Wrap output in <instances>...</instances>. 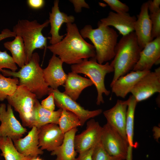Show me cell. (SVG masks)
<instances>
[{"label": "cell", "instance_id": "18", "mask_svg": "<svg viewBox=\"0 0 160 160\" xmlns=\"http://www.w3.org/2000/svg\"><path fill=\"white\" fill-rule=\"evenodd\" d=\"M63 63L58 57L53 54L47 67L43 69L45 81L49 87L53 89L63 86L66 79L67 74L63 69Z\"/></svg>", "mask_w": 160, "mask_h": 160}, {"label": "cell", "instance_id": "10", "mask_svg": "<svg viewBox=\"0 0 160 160\" xmlns=\"http://www.w3.org/2000/svg\"><path fill=\"white\" fill-rule=\"evenodd\" d=\"M160 92V68L149 71L138 81L130 93L137 103L148 99Z\"/></svg>", "mask_w": 160, "mask_h": 160}, {"label": "cell", "instance_id": "27", "mask_svg": "<svg viewBox=\"0 0 160 160\" xmlns=\"http://www.w3.org/2000/svg\"><path fill=\"white\" fill-rule=\"evenodd\" d=\"M1 155L5 160H30L33 157L25 156L19 152L14 145L12 140L7 137H0Z\"/></svg>", "mask_w": 160, "mask_h": 160}, {"label": "cell", "instance_id": "13", "mask_svg": "<svg viewBox=\"0 0 160 160\" xmlns=\"http://www.w3.org/2000/svg\"><path fill=\"white\" fill-rule=\"evenodd\" d=\"M128 100H118L111 108L103 112L107 123L114 129L127 142L126 131Z\"/></svg>", "mask_w": 160, "mask_h": 160}, {"label": "cell", "instance_id": "41", "mask_svg": "<svg viewBox=\"0 0 160 160\" xmlns=\"http://www.w3.org/2000/svg\"><path fill=\"white\" fill-rule=\"evenodd\" d=\"M1 69H0V72H0V71H1Z\"/></svg>", "mask_w": 160, "mask_h": 160}, {"label": "cell", "instance_id": "4", "mask_svg": "<svg viewBox=\"0 0 160 160\" xmlns=\"http://www.w3.org/2000/svg\"><path fill=\"white\" fill-rule=\"evenodd\" d=\"M97 26L93 29L91 25H86L80 33L84 39H88L93 43L96 59L98 63L103 64L114 58L119 35L109 26Z\"/></svg>", "mask_w": 160, "mask_h": 160}, {"label": "cell", "instance_id": "35", "mask_svg": "<svg viewBox=\"0 0 160 160\" xmlns=\"http://www.w3.org/2000/svg\"><path fill=\"white\" fill-rule=\"evenodd\" d=\"M70 1L73 4L75 11L77 13L80 12L82 7L88 9L89 8V5L84 0H72Z\"/></svg>", "mask_w": 160, "mask_h": 160}, {"label": "cell", "instance_id": "8", "mask_svg": "<svg viewBox=\"0 0 160 160\" xmlns=\"http://www.w3.org/2000/svg\"><path fill=\"white\" fill-rule=\"evenodd\" d=\"M100 142L110 155L126 160L128 144L113 127L106 123L102 127Z\"/></svg>", "mask_w": 160, "mask_h": 160}, {"label": "cell", "instance_id": "23", "mask_svg": "<svg viewBox=\"0 0 160 160\" xmlns=\"http://www.w3.org/2000/svg\"><path fill=\"white\" fill-rule=\"evenodd\" d=\"M78 131L77 128L64 134L62 144L51 152V155L56 156L55 160H75L77 153L74 145V138Z\"/></svg>", "mask_w": 160, "mask_h": 160}, {"label": "cell", "instance_id": "6", "mask_svg": "<svg viewBox=\"0 0 160 160\" xmlns=\"http://www.w3.org/2000/svg\"><path fill=\"white\" fill-rule=\"evenodd\" d=\"M71 69L72 72L82 73L89 77L97 90V105L104 103L103 94L108 96L110 93L105 86V77L107 74L114 71L113 67L109 62H107L104 64H100L95 58L89 60L85 59L79 63L72 65Z\"/></svg>", "mask_w": 160, "mask_h": 160}, {"label": "cell", "instance_id": "30", "mask_svg": "<svg viewBox=\"0 0 160 160\" xmlns=\"http://www.w3.org/2000/svg\"><path fill=\"white\" fill-rule=\"evenodd\" d=\"M92 158V160H123L109 155L103 148L100 141L95 146Z\"/></svg>", "mask_w": 160, "mask_h": 160}, {"label": "cell", "instance_id": "40", "mask_svg": "<svg viewBox=\"0 0 160 160\" xmlns=\"http://www.w3.org/2000/svg\"><path fill=\"white\" fill-rule=\"evenodd\" d=\"M30 160H44L38 156L36 157H33Z\"/></svg>", "mask_w": 160, "mask_h": 160}, {"label": "cell", "instance_id": "7", "mask_svg": "<svg viewBox=\"0 0 160 160\" xmlns=\"http://www.w3.org/2000/svg\"><path fill=\"white\" fill-rule=\"evenodd\" d=\"M37 99L26 87L19 85L15 92L7 98L8 104L19 114L23 126L32 128L33 109Z\"/></svg>", "mask_w": 160, "mask_h": 160}, {"label": "cell", "instance_id": "3", "mask_svg": "<svg viewBox=\"0 0 160 160\" xmlns=\"http://www.w3.org/2000/svg\"><path fill=\"white\" fill-rule=\"evenodd\" d=\"M142 50L134 31L123 36L116 44L115 56L110 63L114 69V75L110 86L119 77L133 70Z\"/></svg>", "mask_w": 160, "mask_h": 160}, {"label": "cell", "instance_id": "5", "mask_svg": "<svg viewBox=\"0 0 160 160\" xmlns=\"http://www.w3.org/2000/svg\"><path fill=\"white\" fill-rule=\"evenodd\" d=\"M49 23V20L41 24L36 20H19L13 27V31L17 35L20 36L24 42L25 64L29 61L34 50L47 48V38L43 36L42 31Z\"/></svg>", "mask_w": 160, "mask_h": 160}, {"label": "cell", "instance_id": "1", "mask_svg": "<svg viewBox=\"0 0 160 160\" xmlns=\"http://www.w3.org/2000/svg\"><path fill=\"white\" fill-rule=\"evenodd\" d=\"M67 33L60 42L47 46L53 54L58 56L63 63L68 64L79 63L85 59L95 58L94 46L82 37L75 24H66Z\"/></svg>", "mask_w": 160, "mask_h": 160}, {"label": "cell", "instance_id": "14", "mask_svg": "<svg viewBox=\"0 0 160 160\" xmlns=\"http://www.w3.org/2000/svg\"><path fill=\"white\" fill-rule=\"evenodd\" d=\"M64 136L58 124H47L39 129V146L43 151L51 152L62 144Z\"/></svg>", "mask_w": 160, "mask_h": 160}, {"label": "cell", "instance_id": "25", "mask_svg": "<svg viewBox=\"0 0 160 160\" xmlns=\"http://www.w3.org/2000/svg\"><path fill=\"white\" fill-rule=\"evenodd\" d=\"M128 100L127 110L126 131L128 144L127 152H132L133 148L137 147V144L133 141L134 116L137 102L134 97L130 95Z\"/></svg>", "mask_w": 160, "mask_h": 160}, {"label": "cell", "instance_id": "22", "mask_svg": "<svg viewBox=\"0 0 160 160\" xmlns=\"http://www.w3.org/2000/svg\"><path fill=\"white\" fill-rule=\"evenodd\" d=\"M93 84L89 79L71 72L67 74L66 79L63 85L65 88L63 92L76 101L84 89Z\"/></svg>", "mask_w": 160, "mask_h": 160}, {"label": "cell", "instance_id": "32", "mask_svg": "<svg viewBox=\"0 0 160 160\" xmlns=\"http://www.w3.org/2000/svg\"><path fill=\"white\" fill-rule=\"evenodd\" d=\"M150 18L152 25L151 38H154L160 36V10L150 14Z\"/></svg>", "mask_w": 160, "mask_h": 160}, {"label": "cell", "instance_id": "2", "mask_svg": "<svg viewBox=\"0 0 160 160\" xmlns=\"http://www.w3.org/2000/svg\"><path fill=\"white\" fill-rule=\"evenodd\" d=\"M40 57L37 52L33 53L29 62L21 68L17 72L1 69L4 76L18 79L19 85L26 87L40 99L48 95L50 87L45 81L43 69L39 64Z\"/></svg>", "mask_w": 160, "mask_h": 160}, {"label": "cell", "instance_id": "31", "mask_svg": "<svg viewBox=\"0 0 160 160\" xmlns=\"http://www.w3.org/2000/svg\"><path fill=\"white\" fill-rule=\"evenodd\" d=\"M7 68L15 72L17 69L16 64L12 56L6 51H0V69Z\"/></svg>", "mask_w": 160, "mask_h": 160}, {"label": "cell", "instance_id": "20", "mask_svg": "<svg viewBox=\"0 0 160 160\" xmlns=\"http://www.w3.org/2000/svg\"><path fill=\"white\" fill-rule=\"evenodd\" d=\"M23 138L12 140L15 147L22 154L26 156L36 157L42 155L43 151L39 146V129L34 126Z\"/></svg>", "mask_w": 160, "mask_h": 160}, {"label": "cell", "instance_id": "33", "mask_svg": "<svg viewBox=\"0 0 160 160\" xmlns=\"http://www.w3.org/2000/svg\"><path fill=\"white\" fill-rule=\"evenodd\" d=\"M110 8L116 13H128L129 10V7L119 0H104Z\"/></svg>", "mask_w": 160, "mask_h": 160}, {"label": "cell", "instance_id": "39", "mask_svg": "<svg viewBox=\"0 0 160 160\" xmlns=\"http://www.w3.org/2000/svg\"><path fill=\"white\" fill-rule=\"evenodd\" d=\"M16 36V34L13 31L8 28L4 29L0 33V41L7 38L15 37Z\"/></svg>", "mask_w": 160, "mask_h": 160}, {"label": "cell", "instance_id": "34", "mask_svg": "<svg viewBox=\"0 0 160 160\" xmlns=\"http://www.w3.org/2000/svg\"><path fill=\"white\" fill-rule=\"evenodd\" d=\"M48 97L43 100L41 104L44 109L51 111H55V104L54 95L52 92H49Z\"/></svg>", "mask_w": 160, "mask_h": 160}, {"label": "cell", "instance_id": "37", "mask_svg": "<svg viewBox=\"0 0 160 160\" xmlns=\"http://www.w3.org/2000/svg\"><path fill=\"white\" fill-rule=\"evenodd\" d=\"M148 4V10L150 14L155 13L160 10V0H153L147 1Z\"/></svg>", "mask_w": 160, "mask_h": 160}, {"label": "cell", "instance_id": "36", "mask_svg": "<svg viewBox=\"0 0 160 160\" xmlns=\"http://www.w3.org/2000/svg\"><path fill=\"white\" fill-rule=\"evenodd\" d=\"M95 146L79 153L78 157L75 160H92V154Z\"/></svg>", "mask_w": 160, "mask_h": 160}, {"label": "cell", "instance_id": "15", "mask_svg": "<svg viewBox=\"0 0 160 160\" xmlns=\"http://www.w3.org/2000/svg\"><path fill=\"white\" fill-rule=\"evenodd\" d=\"M160 36L147 43L141 51L139 59L133 71H150L160 61Z\"/></svg>", "mask_w": 160, "mask_h": 160}, {"label": "cell", "instance_id": "26", "mask_svg": "<svg viewBox=\"0 0 160 160\" xmlns=\"http://www.w3.org/2000/svg\"><path fill=\"white\" fill-rule=\"evenodd\" d=\"M4 46L11 52L14 61L20 68L26 64L24 44L20 36L17 35L13 40L4 42Z\"/></svg>", "mask_w": 160, "mask_h": 160}, {"label": "cell", "instance_id": "28", "mask_svg": "<svg viewBox=\"0 0 160 160\" xmlns=\"http://www.w3.org/2000/svg\"><path fill=\"white\" fill-rule=\"evenodd\" d=\"M58 125L64 134L73 128L82 126L80 120L76 115L64 109L62 110Z\"/></svg>", "mask_w": 160, "mask_h": 160}, {"label": "cell", "instance_id": "12", "mask_svg": "<svg viewBox=\"0 0 160 160\" xmlns=\"http://www.w3.org/2000/svg\"><path fill=\"white\" fill-rule=\"evenodd\" d=\"M102 127L99 123L92 119L87 121L86 129L76 135L74 145L79 153L95 146L100 141Z\"/></svg>", "mask_w": 160, "mask_h": 160}, {"label": "cell", "instance_id": "9", "mask_svg": "<svg viewBox=\"0 0 160 160\" xmlns=\"http://www.w3.org/2000/svg\"><path fill=\"white\" fill-rule=\"evenodd\" d=\"M0 137H9L12 140L21 138L27 129L15 116L12 106L8 103L0 104Z\"/></svg>", "mask_w": 160, "mask_h": 160}, {"label": "cell", "instance_id": "21", "mask_svg": "<svg viewBox=\"0 0 160 160\" xmlns=\"http://www.w3.org/2000/svg\"><path fill=\"white\" fill-rule=\"evenodd\" d=\"M150 71H132L122 76L110 86L117 97L124 98L140 79Z\"/></svg>", "mask_w": 160, "mask_h": 160}, {"label": "cell", "instance_id": "38", "mask_svg": "<svg viewBox=\"0 0 160 160\" xmlns=\"http://www.w3.org/2000/svg\"><path fill=\"white\" fill-rule=\"evenodd\" d=\"M27 3L31 8L38 9L44 6L45 1L43 0H28L27 1Z\"/></svg>", "mask_w": 160, "mask_h": 160}, {"label": "cell", "instance_id": "19", "mask_svg": "<svg viewBox=\"0 0 160 160\" xmlns=\"http://www.w3.org/2000/svg\"><path fill=\"white\" fill-rule=\"evenodd\" d=\"M59 2V1L58 0L54 1L51 12L49 13V20L51 25L49 33L51 35L49 42L51 45L59 42L65 35H60L59 33V30L62 25L64 23H73L75 20V18L73 16H68L60 11Z\"/></svg>", "mask_w": 160, "mask_h": 160}, {"label": "cell", "instance_id": "29", "mask_svg": "<svg viewBox=\"0 0 160 160\" xmlns=\"http://www.w3.org/2000/svg\"><path fill=\"white\" fill-rule=\"evenodd\" d=\"M19 85L17 78H7L0 73V101H2L12 95Z\"/></svg>", "mask_w": 160, "mask_h": 160}, {"label": "cell", "instance_id": "24", "mask_svg": "<svg viewBox=\"0 0 160 160\" xmlns=\"http://www.w3.org/2000/svg\"><path fill=\"white\" fill-rule=\"evenodd\" d=\"M63 109L59 108L53 111L47 110L41 105L37 99L34 105L32 123V127H35L38 129L50 123L58 124L59 120Z\"/></svg>", "mask_w": 160, "mask_h": 160}, {"label": "cell", "instance_id": "16", "mask_svg": "<svg viewBox=\"0 0 160 160\" xmlns=\"http://www.w3.org/2000/svg\"><path fill=\"white\" fill-rule=\"evenodd\" d=\"M152 25L147 1L143 3L134 25V31L140 47L143 49L151 38Z\"/></svg>", "mask_w": 160, "mask_h": 160}, {"label": "cell", "instance_id": "11", "mask_svg": "<svg viewBox=\"0 0 160 160\" xmlns=\"http://www.w3.org/2000/svg\"><path fill=\"white\" fill-rule=\"evenodd\" d=\"M49 92L53 93L56 105L59 108L65 109L76 115L80 119L82 126L89 119L96 116L102 112L101 109L93 111L85 109L76 101L58 89H53L50 87Z\"/></svg>", "mask_w": 160, "mask_h": 160}, {"label": "cell", "instance_id": "17", "mask_svg": "<svg viewBox=\"0 0 160 160\" xmlns=\"http://www.w3.org/2000/svg\"><path fill=\"white\" fill-rule=\"evenodd\" d=\"M136 19L135 16H131L128 13H119L111 11L106 17L100 20L97 26H113L124 36L134 31Z\"/></svg>", "mask_w": 160, "mask_h": 160}]
</instances>
